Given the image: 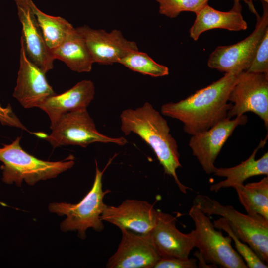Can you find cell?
<instances>
[{
  "instance_id": "6da1fadb",
  "label": "cell",
  "mask_w": 268,
  "mask_h": 268,
  "mask_svg": "<svg viewBox=\"0 0 268 268\" xmlns=\"http://www.w3.org/2000/svg\"><path fill=\"white\" fill-rule=\"evenodd\" d=\"M238 75L225 73L219 80L185 99L164 104L161 112L181 121L184 132L191 135L206 131L227 118L233 105L228 103L229 94Z\"/></svg>"
},
{
  "instance_id": "7a4b0ae2",
  "label": "cell",
  "mask_w": 268,
  "mask_h": 268,
  "mask_svg": "<svg viewBox=\"0 0 268 268\" xmlns=\"http://www.w3.org/2000/svg\"><path fill=\"white\" fill-rule=\"evenodd\" d=\"M121 130L125 135H138L152 149L165 174L173 177L180 191L186 194L188 186L178 178L176 170L181 167L180 154L175 138L170 134L167 121L152 105L145 102L134 109L124 110L120 116Z\"/></svg>"
},
{
  "instance_id": "3957f363",
  "label": "cell",
  "mask_w": 268,
  "mask_h": 268,
  "mask_svg": "<svg viewBox=\"0 0 268 268\" xmlns=\"http://www.w3.org/2000/svg\"><path fill=\"white\" fill-rule=\"evenodd\" d=\"M20 137L10 144L0 148L2 180L11 184L15 183L20 187L24 180L33 185L40 180L54 178L60 174L71 168L74 164L73 158L62 161H48L39 159L25 151L20 145Z\"/></svg>"
},
{
  "instance_id": "277c9868",
  "label": "cell",
  "mask_w": 268,
  "mask_h": 268,
  "mask_svg": "<svg viewBox=\"0 0 268 268\" xmlns=\"http://www.w3.org/2000/svg\"><path fill=\"white\" fill-rule=\"evenodd\" d=\"M115 156L109 159L102 171L99 169L95 160L96 172L92 187L80 202L76 204L53 202L49 204L50 212L60 216H67V218L61 223L62 231H77L79 237L84 239L86 231L89 228L99 232L103 230L104 224L100 216L107 206L103 199L105 195L111 191L103 190L102 177Z\"/></svg>"
},
{
  "instance_id": "5b68a950",
  "label": "cell",
  "mask_w": 268,
  "mask_h": 268,
  "mask_svg": "<svg viewBox=\"0 0 268 268\" xmlns=\"http://www.w3.org/2000/svg\"><path fill=\"white\" fill-rule=\"evenodd\" d=\"M193 204L208 216L219 215L224 218L237 237L248 244L268 264V220L242 213L232 206L221 204L206 195H197Z\"/></svg>"
},
{
  "instance_id": "8992f818",
  "label": "cell",
  "mask_w": 268,
  "mask_h": 268,
  "mask_svg": "<svg viewBox=\"0 0 268 268\" xmlns=\"http://www.w3.org/2000/svg\"><path fill=\"white\" fill-rule=\"evenodd\" d=\"M195 229V247L205 262L223 268H247L242 259L231 244V238L216 230L210 218L196 206L189 211Z\"/></svg>"
},
{
  "instance_id": "52a82bcc",
  "label": "cell",
  "mask_w": 268,
  "mask_h": 268,
  "mask_svg": "<svg viewBox=\"0 0 268 268\" xmlns=\"http://www.w3.org/2000/svg\"><path fill=\"white\" fill-rule=\"evenodd\" d=\"M50 128L51 133L43 137L53 148L67 145L86 147L96 142L123 146L128 142L124 137H112L100 133L87 109L63 115Z\"/></svg>"
},
{
  "instance_id": "ba28073f",
  "label": "cell",
  "mask_w": 268,
  "mask_h": 268,
  "mask_svg": "<svg viewBox=\"0 0 268 268\" xmlns=\"http://www.w3.org/2000/svg\"><path fill=\"white\" fill-rule=\"evenodd\" d=\"M262 16L258 15L253 31L243 40L233 45L217 47L210 54L208 66L225 73L239 74L248 69L258 45L268 28V3L261 1Z\"/></svg>"
},
{
  "instance_id": "9c48e42d",
  "label": "cell",
  "mask_w": 268,
  "mask_h": 268,
  "mask_svg": "<svg viewBox=\"0 0 268 268\" xmlns=\"http://www.w3.org/2000/svg\"><path fill=\"white\" fill-rule=\"evenodd\" d=\"M229 101L232 105L227 118L252 112L268 128V74L242 71L232 89Z\"/></svg>"
},
{
  "instance_id": "30bf717a",
  "label": "cell",
  "mask_w": 268,
  "mask_h": 268,
  "mask_svg": "<svg viewBox=\"0 0 268 268\" xmlns=\"http://www.w3.org/2000/svg\"><path fill=\"white\" fill-rule=\"evenodd\" d=\"M247 117L243 114L234 119L226 118L209 129L191 135L189 145L207 174H213L215 161L224 144L234 130L247 123Z\"/></svg>"
},
{
  "instance_id": "8fae6325",
  "label": "cell",
  "mask_w": 268,
  "mask_h": 268,
  "mask_svg": "<svg viewBox=\"0 0 268 268\" xmlns=\"http://www.w3.org/2000/svg\"><path fill=\"white\" fill-rule=\"evenodd\" d=\"M75 28L84 40L94 63L105 65L118 63L130 53L138 50L136 43L126 39L119 30L108 32L87 25Z\"/></svg>"
},
{
  "instance_id": "7c38bea8",
  "label": "cell",
  "mask_w": 268,
  "mask_h": 268,
  "mask_svg": "<svg viewBox=\"0 0 268 268\" xmlns=\"http://www.w3.org/2000/svg\"><path fill=\"white\" fill-rule=\"evenodd\" d=\"M19 68L13 96L24 108L38 107L56 93L48 83L45 74L28 57L20 39Z\"/></svg>"
},
{
  "instance_id": "4fadbf2b",
  "label": "cell",
  "mask_w": 268,
  "mask_h": 268,
  "mask_svg": "<svg viewBox=\"0 0 268 268\" xmlns=\"http://www.w3.org/2000/svg\"><path fill=\"white\" fill-rule=\"evenodd\" d=\"M122 239L116 252L109 259L108 268H154L161 258L150 234L142 235L122 228Z\"/></svg>"
},
{
  "instance_id": "5bb4252c",
  "label": "cell",
  "mask_w": 268,
  "mask_h": 268,
  "mask_svg": "<svg viewBox=\"0 0 268 268\" xmlns=\"http://www.w3.org/2000/svg\"><path fill=\"white\" fill-rule=\"evenodd\" d=\"M100 218L120 229L149 235L156 225L158 210L147 201L127 199L117 206H107Z\"/></svg>"
},
{
  "instance_id": "9a60e30c",
  "label": "cell",
  "mask_w": 268,
  "mask_h": 268,
  "mask_svg": "<svg viewBox=\"0 0 268 268\" xmlns=\"http://www.w3.org/2000/svg\"><path fill=\"white\" fill-rule=\"evenodd\" d=\"M31 0H14L22 25V38L28 57L46 73L54 67V59L37 23Z\"/></svg>"
},
{
  "instance_id": "2e32d148",
  "label": "cell",
  "mask_w": 268,
  "mask_h": 268,
  "mask_svg": "<svg viewBox=\"0 0 268 268\" xmlns=\"http://www.w3.org/2000/svg\"><path fill=\"white\" fill-rule=\"evenodd\" d=\"M176 218L158 210V218L150 236L161 258H186L195 247L194 230L185 234L176 226Z\"/></svg>"
},
{
  "instance_id": "e0dca14e",
  "label": "cell",
  "mask_w": 268,
  "mask_h": 268,
  "mask_svg": "<svg viewBox=\"0 0 268 268\" xmlns=\"http://www.w3.org/2000/svg\"><path fill=\"white\" fill-rule=\"evenodd\" d=\"M95 86L90 80H83L60 94L48 98L39 108L47 113L53 126L63 115L87 108L95 96Z\"/></svg>"
},
{
  "instance_id": "ac0fdd59",
  "label": "cell",
  "mask_w": 268,
  "mask_h": 268,
  "mask_svg": "<svg viewBox=\"0 0 268 268\" xmlns=\"http://www.w3.org/2000/svg\"><path fill=\"white\" fill-rule=\"evenodd\" d=\"M242 6L238 1H234L230 10L220 11L208 4L196 13L195 21L190 29V36L197 41L201 34L213 29H223L239 31L248 28L246 21L242 14Z\"/></svg>"
},
{
  "instance_id": "d6986e66",
  "label": "cell",
  "mask_w": 268,
  "mask_h": 268,
  "mask_svg": "<svg viewBox=\"0 0 268 268\" xmlns=\"http://www.w3.org/2000/svg\"><path fill=\"white\" fill-rule=\"evenodd\" d=\"M268 139V134L261 139L258 146L251 155L240 164L229 168H217L213 173L215 176L226 178L210 186V190L217 192L220 190L244 184L245 180L255 176H268V153H265L261 158L256 159L258 151L263 147Z\"/></svg>"
},
{
  "instance_id": "ffe728a7",
  "label": "cell",
  "mask_w": 268,
  "mask_h": 268,
  "mask_svg": "<svg viewBox=\"0 0 268 268\" xmlns=\"http://www.w3.org/2000/svg\"><path fill=\"white\" fill-rule=\"evenodd\" d=\"M51 52L55 60L63 61L73 71L82 73L91 70L93 61L84 40L75 28Z\"/></svg>"
},
{
  "instance_id": "44dd1931",
  "label": "cell",
  "mask_w": 268,
  "mask_h": 268,
  "mask_svg": "<svg viewBox=\"0 0 268 268\" xmlns=\"http://www.w3.org/2000/svg\"><path fill=\"white\" fill-rule=\"evenodd\" d=\"M234 188L248 214L268 220V176L259 181L236 186Z\"/></svg>"
},
{
  "instance_id": "7402d4cb",
  "label": "cell",
  "mask_w": 268,
  "mask_h": 268,
  "mask_svg": "<svg viewBox=\"0 0 268 268\" xmlns=\"http://www.w3.org/2000/svg\"><path fill=\"white\" fill-rule=\"evenodd\" d=\"M30 4L48 47L50 50L56 48L74 27L63 17L51 16L44 13L32 0Z\"/></svg>"
},
{
  "instance_id": "603a6c76",
  "label": "cell",
  "mask_w": 268,
  "mask_h": 268,
  "mask_svg": "<svg viewBox=\"0 0 268 268\" xmlns=\"http://www.w3.org/2000/svg\"><path fill=\"white\" fill-rule=\"evenodd\" d=\"M118 63L132 71L158 77L167 75L168 68L154 61L146 53L133 51L121 59Z\"/></svg>"
},
{
  "instance_id": "cb8c5ba5",
  "label": "cell",
  "mask_w": 268,
  "mask_h": 268,
  "mask_svg": "<svg viewBox=\"0 0 268 268\" xmlns=\"http://www.w3.org/2000/svg\"><path fill=\"white\" fill-rule=\"evenodd\" d=\"M213 224L215 228L224 231L233 240L237 252L242 258L248 268H268V265L248 244L237 237L224 218L221 217L214 220Z\"/></svg>"
},
{
  "instance_id": "d4e9b609",
  "label": "cell",
  "mask_w": 268,
  "mask_h": 268,
  "mask_svg": "<svg viewBox=\"0 0 268 268\" xmlns=\"http://www.w3.org/2000/svg\"><path fill=\"white\" fill-rule=\"evenodd\" d=\"M159 4V12L170 18L177 17L181 12L190 11L197 13L209 0H155Z\"/></svg>"
},
{
  "instance_id": "484cf974",
  "label": "cell",
  "mask_w": 268,
  "mask_h": 268,
  "mask_svg": "<svg viewBox=\"0 0 268 268\" xmlns=\"http://www.w3.org/2000/svg\"><path fill=\"white\" fill-rule=\"evenodd\" d=\"M247 71L268 74V28L258 45Z\"/></svg>"
},
{
  "instance_id": "4316f807",
  "label": "cell",
  "mask_w": 268,
  "mask_h": 268,
  "mask_svg": "<svg viewBox=\"0 0 268 268\" xmlns=\"http://www.w3.org/2000/svg\"><path fill=\"white\" fill-rule=\"evenodd\" d=\"M197 260L195 258L176 257L161 258L154 268H196Z\"/></svg>"
},
{
  "instance_id": "83f0119b",
  "label": "cell",
  "mask_w": 268,
  "mask_h": 268,
  "mask_svg": "<svg viewBox=\"0 0 268 268\" xmlns=\"http://www.w3.org/2000/svg\"><path fill=\"white\" fill-rule=\"evenodd\" d=\"M0 122L4 126L16 127L28 131L14 114L10 104L3 107L0 104Z\"/></svg>"
},
{
  "instance_id": "f1b7e54d",
  "label": "cell",
  "mask_w": 268,
  "mask_h": 268,
  "mask_svg": "<svg viewBox=\"0 0 268 268\" xmlns=\"http://www.w3.org/2000/svg\"><path fill=\"white\" fill-rule=\"evenodd\" d=\"M260 0L261 1H264L267 3H268V0ZM247 1H248L249 4V6L248 7L250 11H251L252 13H253L256 16L259 15L258 12H257L254 7V5L253 3V0H247Z\"/></svg>"
},
{
  "instance_id": "f546056e",
  "label": "cell",
  "mask_w": 268,
  "mask_h": 268,
  "mask_svg": "<svg viewBox=\"0 0 268 268\" xmlns=\"http://www.w3.org/2000/svg\"><path fill=\"white\" fill-rule=\"evenodd\" d=\"M240 0L243 1L246 4L248 5V7L249 6V4L247 0H234V1H240Z\"/></svg>"
}]
</instances>
